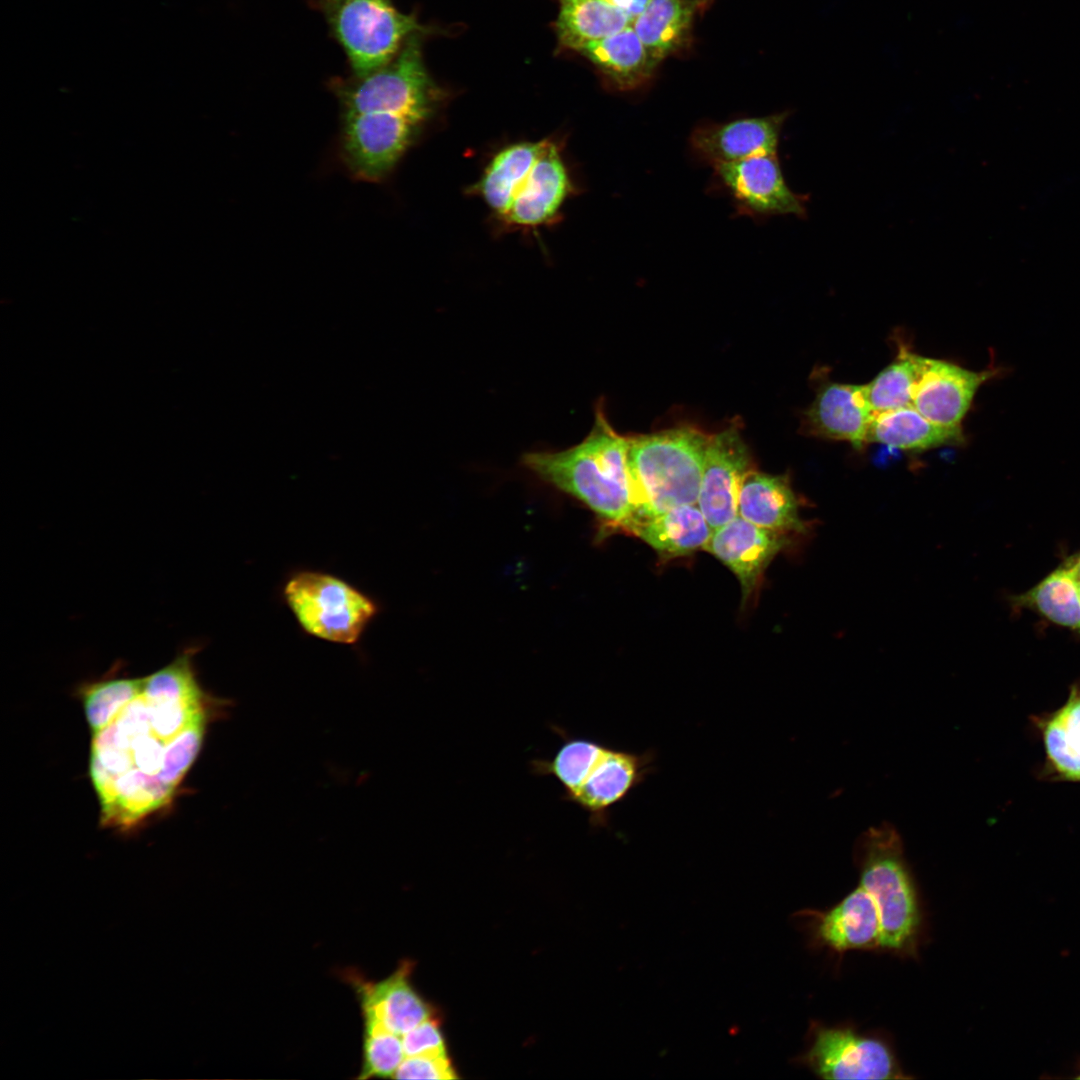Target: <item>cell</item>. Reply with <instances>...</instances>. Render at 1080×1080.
I'll list each match as a JSON object with an SVG mask.
<instances>
[{
	"mask_svg": "<svg viewBox=\"0 0 1080 1080\" xmlns=\"http://www.w3.org/2000/svg\"><path fill=\"white\" fill-rule=\"evenodd\" d=\"M867 442H877L902 450L922 451L961 445L965 442V437L961 427L936 424L910 405L874 414Z\"/></svg>",
	"mask_w": 1080,
	"mask_h": 1080,
	"instance_id": "25",
	"label": "cell"
},
{
	"mask_svg": "<svg viewBox=\"0 0 1080 1080\" xmlns=\"http://www.w3.org/2000/svg\"><path fill=\"white\" fill-rule=\"evenodd\" d=\"M426 121L405 114L343 115L342 154L357 178L379 181L394 168Z\"/></svg>",
	"mask_w": 1080,
	"mask_h": 1080,
	"instance_id": "11",
	"label": "cell"
},
{
	"mask_svg": "<svg viewBox=\"0 0 1080 1080\" xmlns=\"http://www.w3.org/2000/svg\"><path fill=\"white\" fill-rule=\"evenodd\" d=\"M819 945L843 953L881 950V923L873 897L860 885L826 911L802 910L793 915Z\"/></svg>",
	"mask_w": 1080,
	"mask_h": 1080,
	"instance_id": "14",
	"label": "cell"
},
{
	"mask_svg": "<svg viewBox=\"0 0 1080 1080\" xmlns=\"http://www.w3.org/2000/svg\"><path fill=\"white\" fill-rule=\"evenodd\" d=\"M399 1036L376 1022L364 1020L363 1058L358 1078L394 1077L405 1058Z\"/></svg>",
	"mask_w": 1080,
	"mask_h": 1080,
	"instance_id": "30",
	"label": "cell"
},
{
	"mask_svg": "<svg viewBox=\"0 0 1080 1080\" xmlns=\"http://www.w3.org/2000/svg\"><path fill=\"white\" fill-rule=\"evenodd\" d=\"M624 530L666 558L704 550L713 532L697 504L681 505L651 518L632 520Z\"/></svg>",
	"mask_w": 1080,
	"mask_h": 1080,
	"instance_id": "24",
	"label": "cell"
},
{
	"mask_svg": "<svg viewBox=\"0 0 1080 1080\" xmlns=\"http://www.w3.org/2000/svg\"><path fill=\"white\" fill-rule=\"evenodd\" d=\"M190 646L145 677L142 692L93 734L90 777L106 827L129 829L166 807L229 702L203 690Z\"/></svg>",
	"mask_w": 1080,
	"mask_h": 1080,
	"instance_id": "1",
	"label": "cell"
},
{
	"mask_svg": "<svg viewBox=\"0 0 1080 1080\" xmlns=\"http://www.w3.org/2000/svg\"><path fill=\"white\" fill-rule=\"evenodd\" d=\"M1078 590H1079V595H1080V580H1078Z\"/></svg>",
	"mask_w": 1080,
	"mask_h": 1080,
	"instance_id": "36",
	"label": "cell"
},
{
	"mask_svg": "<svg viewBox=\"0 0 1080 1080\" xmlns=\"http://www.w3.org/2000/svg\"><path fill=\"white\" fill-rule=\"evenodd\" d=\"M394 1078L448 1080L457 1078V1074L448 1055L424 1054L406 1056Z\"/></svg>",
	"mask_w": 1080,
	"mask_h": 1080,
	"instance_id": "32",
	"label": "cell"
},
{
	"mask_svg": "<svg viewBox=\"0 0 1080 1080\" xmlns=\"http://www.w3.org/2000/svg\"><path fill=\"white\" fill-rule=\"evenodd\" d=\"M343 115L391 112L429 120L439 90L424 65L420 34L411 36L384 66L365 75L331 80Z\"/></svg>",
	"mask_w": 1080,
	"mask_h": 1080,
	"instance_id": "7",
	"label": "cell"
},
{
	"mask_svg": "<svg viewBox=\"0 0 1080 1080\" xmlns=\"http://www.w3.org/2000/svg\"><path fill=\"white\" fill-rule=\"evenodd\" d=\"M413 967L411 961L405 960L390 976L374 982L348 975L359 996L364 1020L403 1035L436 1014L410 981Z\"/></svg>",
	"mask_w": 1080,
	"mask_h": 1080,
	"instance_id": "19",
	"label": "cell"
},
{
	"mask_svg": "<svg viewBox=\"0 0 1080 1080\" xmlns=\"http://www.w3.org/2000/svg\"><path fill=\"white\" fill-rule=\"evenodd\" d=\"M570 188L558 147L546 139L527 142L508 174L499 219L521 227L542 225L556 215Z\"/></svg>",
	"mask_w": 1080,
	"mask_h": 1080,
	"instance_id": "10",
	"label": "cell"
},
{
	"mask_svg": "<svg viewBox=\"0 0 1080 1080\" xmlns=\"http://www.w3.org/2000/svg\"><path fill=\"white\" fill-rule=\"evenodd\" d=\"M556 32L561 46L580 51L631 23L630 18L605 0H558Z\"/></svg>",
	"mask_w": 1080,
	"mask_h": 1080,
	"instance_id": "26",
	"label": "cell"
},
{
	"mask_svg": "<svg viewBox=\"0 0 1080 1080\" xmlns=\"http://www.w3.org/2000/svg\"><path fill=\"white\" fill-rule=\"evenodd\" d=\"M589 434L561 450H535L521 465L542 482L593 511L609 529H625L632 519L628 472L629 437L617 433L598 401Z\"/></svg>",
	"mask_w": 1080,
	"mask_h": 1080,
	"instance_id": "2",
	"label": "cell"
},
{
	"mask_svg": "<svg viewBox=\"0 0 1080 1080\" xmlns=\"http://www.w3.org/2000/svg\"><path fill=\"white\" fill-rule=\"evenodd\" d=\"M703 0H650L631 21L648 55L658 66L688 45Z\"/></svg>",
	"mask_w": 1080,
	"mask_h": 1080,
	"instance_id": "23",
	"label": "cell"
},
{
	"mask_svg": "<svg viewBox=\"0 0 1080 1080\" xmlns=\"http://www.w3.org/2000/svg\"><path fill=\"white\" fill-rule=\"evenodd\" d=\"M1000 371L998 367L973 371L945 360L922 357L912 405L936 424L961 427L980 386Z\"/></svg>",
	"mask_w": 1080,
	"mask_h": 1080,
	"instance_id": "15",
	"label": "cell"
},
{
	"mask_svg": "<svg viewBox=\"0 0 1080 1080\" xmlns=\"http://www.w3.org/2000/svg\"><path fill=\"white\" fill-rule=\"evenodd\" d=\"M1015 608L1037 612L1054 624L1080 633L1078 580L1060 565L1024 593L1010 598Z\"/></svg>",
	"mask_w": 1080,
	"mask_h": 1080,
	"instance_id": "27",
	"label": "cell"
},
{
	"mask_svg": "<svg viewBox=\"0 0 1080 1080\" xmlns=\"http://www.w3.org/2000/svg\"><path fill=\"white\" fill-rule=\"evenodd\" d=\"M738 515L756 526L786 535L806 530L799 515V501L783 475L750 469L741 484Z\"/></svg>",
	"mask_w": 1080,
	"mask_h": 1080,
	"instance_id": "20",
	"label": "cell"
},
{
	"mask_svg": "<svg viewBox=\"0 0 1080 1080\" xmlns=\"http://www.w3.org/2000/svg\"><path fill=\"white\" fill-rule=\"evenodd\" d=\"M406 1056L424 1054L448 1055L439 1017L434 1014L402 1035Z\"/></svg>",
	"mask_w": 1080,
	"mask_h": 1080,
	"instance_id": "31",
	"label": "cell"
},
{
	"mask_svg": "<svg viewBox=\"0 0 1080 1080\" xmlns=\"http://www.w3.org/2000/svg\"><path fill=\"white\" fill-rule=\"evenodd\" d=\"M750 469V454L736 424L710 435L697 506L713 529L738 515L741 484Z\"/></svg>",
	"mask_w": 1080,
	"mask_h": 1080,
	"instance_id": "13",
	"label": "cell"
},
{
	"mask_svg": "<svg viewBox=\"0 0 1080 1080\" xmlns=\"http://www.w3.org/2000/svg\"><path fill=\"white\" fill-rule=\"evenodd\" d=\"M922 357L903 348L892 363L865 384L874 414L912 405Z\"/></svg>",
	"mask_w": 1080,
	"mask_h": 1080,
	"instance_id": "28",
	"label": "cell"
},
{
	"mask_svg": "<svg viewBox=\"0 0 1080 1080\" xmlns=\"http://www.w3.org/2000/svg\"><path fill=\"white\" fill-rule=\"evenodd\" d=\"M307 1L324 17L352 75L384 66L411 36L424 32L416 17L398 10L392 0Z\"/></svg>",
	"mask_w": 1080,
	"mask_h": 1080,
	"instance_id": "6",
	"label": "cell"
},
{
	"mask_svg": "<svg viewBox=\"0 0 1080 1080\" xmlns=\"http://www.w3.org/2000/svg\"><path fill=\"white\" fill-rule=\"evenodd\" d=\"M874 417L865 384L822 382L803 415V429L808 435L846 441L856 449L867 443Z\"/></svg>",
	"mask_w": 1080,
	"mask_h": 1080,
	"instance_id": "18",
	"label": "cell"
},
{
	"mask_svg": "<svg viewBox=\"0 0 1080 1080\" xmlns=\"http://www.w3.org/2000/svg\"><path fill=\"white\" fill-rule=\"evenodd\" d=\"M626 14L632 21L647 6L650 0H605Z\"/></svg>",
	"mask_w": 1080,
	"mask_h": 1080,
	"instance_id": "33",
	"label": "cell"
},
{
	"mask_svg": "<svg viewBox=\"0 0 1080 1080\" xmlns=\"http://www.w3.org/2000/svg\"><path fill=\"white\" fill-rule=\"evenodd\" d=\"M859 885L874 899L881 923V951L914 956L922 932V912L902 839L889 823L870 827L856 841Z\"/></svg>",
	"mask_w": 1080,
	"mask_h": 1080,
	"instance_id": "5",
	"label": "cell"
},
{
	"mask_svg": "<svg viewBox=\"0 0 1080 1080\" xmlns=\"http://www.w3.org/2000/svg\"><path fill=\"white\" fill-rule=\"evenodd\" d=\"M794 1063L823 1079H908L894 1049L879 1035L848 1025L811 1022L805 1050Z\"/></svg>",
	"mask_w": 1080,
	"mask_h": 1080,
	"instance_id": "9",
	"label": "cell"
},
{
	"mask_svg": "<svg viewBox=\"0 0 1080 1080\" xmlns=\"http://www.w3.org/2000/svg\"><path fill=\"white\" fill-rule=\"evenodd\" d=\"M713 184L732 200L739 215L752 218L807 215L808 195L792 191L777 153L712 166Z\"/></svg>",
	"mask_w": 1080,
	"mask_h": 1080,
	"instance_id": "12",
	"label": "cell"
},
{
	"mask_svg": "<svg viewBox=\"0 0 1080 1080\" xmlns=\"http://www.w3.org/2000/svg\"><path fill=\"white\" fill-rule=\"evenodd\" d=\"M1074 1073H1075V1075L1073 1077L1076 1078V1079H1080V1057H1078L1076 1062H1075Z\"/></svg>",
	"mask_w": 1080,
	"mask_h": 1080,
	"instance_id": "35",
	"label": "cell"
},
{
	"mask_svg": "<svg viewBox=\"0 0 1080 1080\" xmlns=\"http://www.w3.org/2000/svg\"><path fill=\"white\" fill-rule=\"evenodd\" d=\"M787 535L764 529L737 515L713 529L704 550L724 563L738 578L746 601L773 558L788 544Z\"/></svg>",
	"mask_w": 1080,
	"mask_h": 1080,
	"instance_id": "17",
	"label": "cell"
},
{
	"mask_svg": "<svg viewBox=\"0 0 1080 1080\" xmlns=\"http://www.w3.org/2000/svg\"><path fill=\"white\" fill-rule=\"evenodd\" d=\"M1073 576L1080 580V552L1069 556L1062 564Z\"/></svg>",
	"mask_w": 1080,
	"mask_h": 1080,
	"instance_id": "34",
	"label": "cell"
},
{
	"mask_svg": "<svg viewBox=\"0 0 1080 1080\" xmlns=\"http://www.w3.org/2000/svg\"><path fill=\"white\" fill-rule=\"evenodd\" d=\"M284 597L306 633L340 644L356 643L378 610L372 599L346 581L315 571L290 577Z\"/></svg>",
	"mask_w": 1080,
	"mask_h": 1080,
	"instance_id": "8",
	"label": "cell"
},
{
	"mask_svg": "<svg viewBox=\"0 0 1080 1080\" xmlns=\"http://www.w3.org/2000/svg\"><path fill=\"white\" fill-rule=\"evenodd\" d=\"M1044 751L1042 775L1048 779L1080 782V685H1073L1058 709L1033 716Z\"/></svg>",
	"mask_w": 1080,
	"mask_h": 1080,
	"instance_id": "21",
	"label": "cell"
},
{
	"mask_svg": "<svg viewBox=\"0 0 1080 1080\" xmlns=\"http://www.w3.org/2000/svg\"><path fill=\"white\" fill-rule=\"evenodd\" d=\"M788 116V112H780L703 124L690 134V151L698 161L711 167L759 154L777 153Z\"/></svg>",
	"mask_w": 1080,
	"mask_h": 1080,
	"instance_id": "16",
	"label": "cell"
},
{
	"mask_svg": "<svg viewBox=\"0 0 1080 1080\" xmlns=\"http://www.w3.org/2000/svg\"><path fill=\"white\" fill-rule=\"evenodd\" d=\"M579 52L619 91L642 87L657 68L631 23L612 35L584 46Z\"/></svg>",
	"mask_w": 1080,
	"mask_h": 1080,
	"instance_id": "22",
	"label": "cell"
},
{
	"mask_svg": "<svg viewBox=\"0 0 1080 1080\" xmlns=\"http://www.w3.org/2000/svg\"><path fill=\"white\" fill-rule=\"evenodd\" d=\"M709 438L691 426L629 437L631 521L697 504Z\"/></svg>",
	"mask_w": 1080,
	"mask_h": 1080,
	"instance_id": "4",
	"label": "cell"
},
{
	"mask_svg": "<svg viewBox=\"0 0 1080 1080\" xmlns=\"http://www.w3.org/2000/svg\"><path fill=\"white\" fill-rule=\"evenodd\" d=\"M145 677L110 678L82 688V702L92 734L104 729L143 690Z\"/></svg>",
	"mask_w": 1080,
	"mask_h": 1080,
	"instance_id": "29",
	"label": "cell"
},
{
	"mask_svg": "<svg viewBox=\"0 0 1080 1080\" xmlns=\"http://www.w3.org/2000/svg\"><path fill=\"white\" fill-rule=\"evenodd\" d=\"M562 736L563 743L551 758L531 761V771L556 779L562 786L563 800L584 810L593 828H606L612 808L655 772L656 754Z\"/></svg>",
	"mask_w": 1080,
	"mask_h": 1080,
	"instance_id": "3",
	"label": "cell"
}]
</instances>
